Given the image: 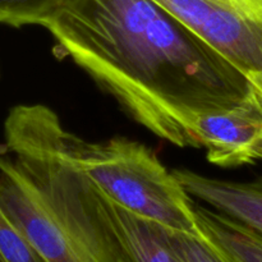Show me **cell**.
Segmentation results:
<instances>
[{
    "label": "cell",
    "instance_id": "obj_1",
    "mask_svg": "<svg viewBox=\"0 0 262 262\" xmlns=\"http://www.w3.org/2000/svg\"><path fill=\"white\" fill-rule=\"evenodd\" d=\"M43 28L130 119L177 147L201 148L200 118L253 91L222 54L154 0H68Z\"/></svg>",
    "mask_w": 262,
    "mask_h": 262
},
{
    "label": "cell",
    "instance_id": "obj_2",
    "mask_svg": "<svg viewBox=\"0 0 262 262\" xmlns=\"http://www.w3.org/2000/svg\"><path fill=\"white\" fill-rule=\"evenodd\" d=\"M38 109L54 148L113 201L169 229L200 234L193 199L151 148L125 138L84 140L51 107Z\"/></svg>",
    "mask_w": 262,
    "mask_h": 262
},
{
    "label": "cell",
    "instance_id": "obj_3",
    "mask_svg": "<svg viewBox=\"0 0 262 262\" xmlns=\"http://www.w3.org/2000/svg\"><path fill=\"white\" fill-rule=\"evenodd\" d=\"M222 54L262 99V0H154Z\"/></svg>",
    "mask_w": 262,
    "mask_h": 262
},
{
    "label": "cell",
    "instance_id": "obj_4",
    "mask_svg": "<svg viewBox=\"0 0 262 262\" xmlns=\"http://www.w3.org/2000/svg\"><path fill=\"white\" fill-rule=\"evenodd\" d=\"M196 133L212 165L239 168L255 164L262 156V99L253 90L230 109L204 115Z\"/></svg>",
    "mask_w": 262,
    "mask_h": 262
},
{
    "label": "cell",
    "instance_id": "obj_5",
    "mask_svg": "<svg viewBox=\"0 0 262 262\" xmlns=\"http://www.w3.org/2000/svg\"><path fill=\"white\" fill-rule=\"evenodd\" d=\"M173 173L192 199L262 234V178L237 182L188 169H174Z\"/></svg>",
    "mask_w": 262,
    "mask_h": 262
},
{
    "label": "cell",
    "instance_id": "obj_6",
    "mask_svg": "<svg viewBox=\"0 0 262 262\" xmlns=\"http://www.w3.org/2000/svg\"><path fill=\"white\" fill-rule=\"evenodd\" d=\"M96 187V186H95ZM99 202L122 248L124 262H182L169 241L168 228L129 211L99 187Z\"/></svg>",
    "mask_w": 262,
    "mask_h": 262
},
{
    "label": "cell",
    "instance_id": "obj_7",
    "mask_svg": "<svg viewBox=\"0 0 262 262\" xmlns=\"http://www.w3.org/2000/svg\"><path fill=\"white\" fill-rule=\"evenodd\" d=\"M199 232L233 262H262V234L219 211L194 202Z\"/></svg>",
    "mask_w": 262,
    "mask_h": 262
},
{
    "label": "cell",
    "instance_id": "obj_8",
    "mask_svg": "<svg viewBox=\"0 0 262 262\" xmlns=\"http://www.w3.org/2000/svg\"><path fill=\"white\" fill-rule=\"evenodd\" d=\"M68 0H0V23L45 27Z\"/></svg>",
    "mask_w": 262,
    "mask_h": 262
},
{
    "label": "cell",
    "instance_id": "obj_9",
    "mask_svg": "<svg viewBox=\"0 0 262 262\" xmlns=\"http://www.w3.org/2000/svg\"><path fill=\"white\" fill-rule=\"evenodd\" d=\"M0 262H46L0 205Z\"/></svg>",
    "mask_w": 262,
    "mask_h": 262
},
{
    "label": "cell",
    "instance_id": "obj_10",
    "mask_svg": "<svg viewBox=\"0 0 262 262\" xmlns=\"http://www.w3.org/2000/svg\"><path fill=\"white\" fill-rule=\"evenodd\" d=\"M169 241L182 262H233L202 235L168 228Z\"/></svg>",
    "mask_w": 262,
    "mask_h": 262
},
{
    "label": "cell",
    "instance_id": "obj_11",
    "mask_svg": "<svg viewBox=\"0 0 262 262\" xmlns=\"http://www.w3.org/2000/svg\"><path fill=\"white\" fill-rule=\"evenodd\" d=\"M261 160H262V156H261Z\"/></svg>",
    "mask_w": 262,
    "mask_h": 262
}]
</instances>
